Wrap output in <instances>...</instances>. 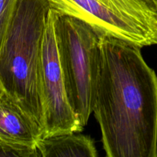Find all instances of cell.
Segmentation results:
<instances>
[{"instance_id":"5","label":"cell","mask_w":157,"mask_h":157,"mask_svg":"<svg viewBox=\"0 0 157 157\" xmlns=\"http://www.w3.org/2000/svg\"><path fill=\"white\" fill-rule=\"evenodd\" d=\"M55 11L49 9L43 35L40 62V87L44 111L42 138L80 133L83 127L71 107L58 59L55 30Z\"/></svg>"},{"instance_id":"11","label":"cell","mask_w":157,"mask_h":157,"mask_svg":"<svg viewBox=\"0 0 157 157\" xmlns=\"http://www.w3.org/2000/svg\"><path fill=\"white\" fill-rule=\"evenodd\" d=\"M3 90H4V88H3L2 84L1 81H0V96H1V94H2Z\"/></svg>"},{"instance_id":"3","label":"cell","mask_w":157,"mask_h":157,"mask_svg":"<svg viewBox=\"0 0 157 157\" xmlns=\"http://www.w3.org/2000/svg\"><path fill=\"white\" fill-rule=\"evenodd\" d=\"M54 30L68 101L86 127L92 113L101 34L85 21L55 11Z\"/></svg>"},{"instance_id":"8","label":"cell","mask_w":157,"mask_h":157,"mask_svg":"<svg viewBox=\"0 0 157 157\" xmlns=\"http://www.w3.org/2000/svg\"><path fill=\"white\" fill-rule=\"evenodd\" d=\"M19 0H0V50Z\"/></svg>"},{"instance_id":"7","label":"cell","mask_w":157,"mask_h":157,"mask_svg":"<svg viewBox=\"0 0 157 157\" xmlns=\"http://www.w3.org/2000/svg\"><path fill=\"white\" fill-rule=\"evenodd\" d=\"M40 157H96L94 141L78 133H63L40 140L36 145Z\"/></svg>"},{"instance_id":"1","label":"cell","mask_w":157,"mask_h":157,"mask_svg":"<svg viewBox=\"0 0 157 157\" xmlns=\"http://www.w3.org/2000/svg\"><path fill=\"white\" fill-rule=\"evenodd\" d=\"M140 49L101 35L92 113L108 157H157V75Z\"/></svg>"},{"instance_id":"2","label":"cell","mask_w":157,"mask_h":157,"mask_svg":"<svg viewBox=\"0 0 157 157\" xmlns=\"http://www.w3.org/2000/svg\"><path fill=\"white\" fill-rule=\"evenodd\" d=\"M49 5L19 0L0 50V81L41 127L44 111L40 87L42 46Z\"/></svg>"},{"instance_id":"9","label":"cell","mask_w":157,"mask_h":157,"mask_svg":"<svg viewBox=\"0 0 157 157\" xmlns=\"http://www.w3.org/2000/svg\"><path fill=\"white\" fill-rule=\"evenodd\" d=\"M0 156L40 157L36 147L16 145L0 140Z\"/></svg>"},{"instance_id":"4","label":"cell","mask_w":157,"mask_h":157,"mask_svg":"<svg viewBox=\"0 0 157 157\" xmlns=\"http://www.w3.org/2000/svg\"><path fill=\"white\" fill-rule=\"evenodd\" d=\"M50 9L85 21L101 35L142 48L157 45V9L144 0H46Z\"/></svg>"},{"instance_id":"10","label":"cell","mask_w":157,"mask_h":157,"mask_svg":"<svg viewBox=\"0 0 157 157\" xmlns=\"http://www.w3.org/2000/svg\"><path fill=\"white\" fill-rule=\"evenodd\" d=\"M144 1L150 5L151 6L155 8V9H157V0H144Z\"/></svg>"},{"instance_id":"6","label":"cell","mask_w":157,"mask_h":157,"mask_svg":"<svg viewBox=\"0 0 157 157\" xmlns=\"http://www.w3.org/2000/svg\"><path fill=\"white\" fill-rule=\"evenodd\" d=\"M42 130L21 104L6 90L0 96V140L36 147Z\"/></svg>"}]
</instances>
